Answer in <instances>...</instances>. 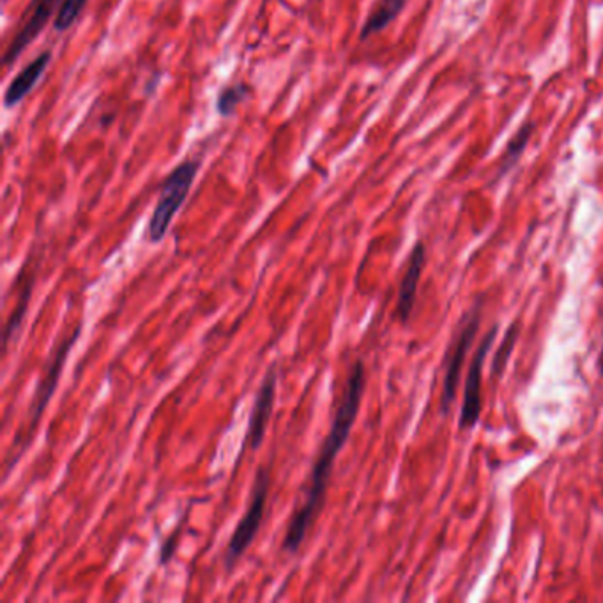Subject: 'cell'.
<instances>
[{"label":"cell","mask_w":603,"mask_h":603,"mask_svg":"<svg viewBox=\"0 0 603 603\" xmlns=\"http://www.w3.org/2000/svg\"><path fill=\"white\" fill-rule=\"evenodd\" d=\"M365 382H367L365 365L361 359H358L350 368L344 397H342L335 417H333L332 431L327 434L323 448L319 451L315 466H313L312 474H310V489L306 492V498L300 509H295V512L292 513L291 522L287 527L286 538L281 544V549L286 552L298 554L304 538L309 535L310 526L317 517V513L323 510L324 495H326L336 455L340 454L345 443L349 439L350 431H353L359 407H361Z\"/></svg>","instance_id":"1"},{"label":"cell","mask_w":603,"mask_h":603,"mask_svg":"<svg viewBox=\"0 0 603 603\" xmlns=\"http://www.w3.org/2000/svg\"><path fill=\"white\" fill-rule=\"evenodd\" d=\"M82 333V324H78L74 332L69 333L57 347H55L54 354H52L51 361L46 364L45 373H43L42 381L37 384L36 393L32 399L31 413H29L27 427L23 428L22 434L16 437L13 443L14 457L8 458V468H5V474H10L14 464L22 457L23 451L27 449L29 440H31L32 434L36 431L37 425L42 422L43 413L46 411V405L54 397L57 384H59L60 373H63L64 364L68 359L69 353L74 349V345L77 344L78 336Z\"/></svg>","instance_id":"2"},{"label":"cell","mask_w":603,"mask_h":603,"mask_svg":"<svg viewBox=\"0 0 603 603\" xmlns=\"http://www.w3.org/2000/svg\"><path fill=\"white\" fill-rule=\"evenodd\" d=\"M199 168V159H187V161L177 165L172 172L168 174L167 179L161 185L158 202H156L155 211H153V216L149 220V227H147V236H149L150 243H159L167 236L168 228L172 225L176 214L179 213V209L182 208L188 196H190Z\"/></svg>","instance_id":"3"},{"label":"cell","mask_w":603,"mask_h":603,"mask_svg":"<svg viewBox=\"0 0 603 603\" xmlns=\"http://www.w3.org/2000/svg\"><path fill=\"white\" fill-rule=\"evenodd\" d=\"M269 485H271V469L263 466L255 474L254 492H252L250 506L246 510L245 517L241 518L231 541H228L227 554H225V568L232 570L239 559L250 549L255 536L263 526L266 503H268Z\"/></svg>","instance_id":"4"},{"label":"cell","mask_w":603,"mask_h":603,"mask_svg":"<svg viewBox=\"0 0 603 603\" xmlns=\"http://www.w3.org/2000/svg\"><path fill=\"white\" fill-rule=\"evenodd\" d=\"M63 2L64 0H31L29 2L27 8L23 11L16 34L2 57L4 68H11L22 57L23 52L27 51L29 45L42 36V32L54 19L55 13H59Z\"/></svg>","instance_id":"5"},{"label":"cell","mask_w":603,"mask_h":603,"mask_svg":"<svg viewBox=\"0 0 603 603\" xmlns=\"http://www.w3.org/2000/svg\"><path fill=\"white\" fill-rule=\"evenodd\" d=\"M495 335H498V326L492 327L480 347H478L474 358H472L471 367H469L468 377H466V386H464V402L460 417H458V431H471L477 427L478 420L481 416V379H483V367H485L487 354L490 347L494 344Z\"/></svg>","instance_id":"6"},{"label":"cell","mask_w":603,"mask_h":603,"mask_svg":"<svg viewBox=\"0 0 603 603\" xmlns=\"http://www.w3.org/2000/svg\"><path fill=\"white\" fill-rule=\"evenodd\" d=\"M478 327H480V306H474L464 321L460 335H458L454 349L449 350L448 359H446L445 388H443V397H440V411H443V414L448 413L449 407L454 404L455 397H457L460 370H462L464 361H466V356L471 349L472 342L477 338Z\"/></svg>","instance_id":"7"},{"label":"cell","mask_w":603,"mask_h":603,"mask_svg":"<svg viewBox=\"0 0 603 603\" xmlns=\"http://www.w3.org/2000/svg\"><path fill=\"white\" fill-rule=\"evenodd\" d=\"M277 367L272 365L264 377L259 393L255 397L254 411H252L250 423H248V439H250V448L254 451L259 449L266 439L269 417H271L275 399H277Z\"/></svg>","instance_id":"8"},{"label":"cell","mask_w":603,"mask_h":603,"mask_svg":"<svg viewBox=\"0 0 603 603\" xmlns=\"http://www.w3.org/2000/svg\"><path fill=\"white\" fill-rule=\"evenodd\" d=\"M423 268H425V245L422 241H417L413 252L409 255L407 268L400 281L399 300H397V315H399L400 323H407L411 313H413Z\"/></svg>","instance_id":"9"},{"label":"cell","mask_w":603,"mask_h":603,"mask_svg":"<svg viewBox=\"0 0 603 603\" xmlns=\"http://www.w3.org/2000/svg\"><path fill=\"white\" fill-rule=\"evenodd\" d=\"M52 57H54L52 51H45L42 52V54L36 55L31 63L23 66L22 71L13 78V82L10 83L8 91H5V109L19 107V104L31 94L32 89L40 83L43 75L46 74V69L51 66Z\"/></svg>","instance_id":"10"},{"label":"cell","mask_w":603,"mask_h":603,"mask_svg":"<svg viewBox=\"0 0 603 603\" xmlns=\"http://www.w3.org/2000/svg\"><path fill=\"white\" fill-rule=\"evenodd\" d=\"M407 2L409 0H376L365 19L364 27L359 32V40L367 42L370 37L384 31L388 25L399 19Z\"/></svg>","instance_id":"11"},{"label":"cell","mask_w":603,"mask_h":603,"mask_svg":"<svg viewBox=\"0 0 603 603\" xmlns=\"http://www.w3.org/2000/svg\"><path fill=\"white\" fill-rule=\"evenodd\" d=\"M34 280H36V275H34V271L23 269V271L19 275V281H16V286L20 287L19 301L14 303L13 312H11L8 323H5L4 350L10 349L11 338H13V335L19 333V330L23 324V319L27 315L29 301H31Z\"/></svg>","instance_id":"12"},{"label":"cell","mask_w":603,"mask_h":603,"mask_svg":"<svg viewBox=\"0 0 603 603\" xmlns=\"http://www.w3.org/2000/svg\"><path fill=\"white\" fill-rule=\"evenodd\" d=\"M533 133H535V124H522L521 130L513 135L512 141L509 142V146L504 149L503 156H501L503 159H501V168L498 177L506 176V174L517 165L522 153L526 150L527 144H529V138Z\"/></svg>","instance_id":"13"},{"label":"cell","mask_w":603,"mask_h":603,"mask_svg":"<svg viewBox=\"0 0 603 603\" xmlns=\"http://www.w3.org/2000/svg\"><path fill=\"white\" fill-rule=\"evenodd\" d=\"M250 96V87L246 83H234L223 87L216 100V110L222 118H231L236 114L237 107Z\"/></svg>","instance_id":"14"},{"label":"cell","mask_w":603,"mask_h":603,"mask_svg":"<svg viewBox=\"0 0 603 603\" xmlns=\"http://www.w3.org/2000/svg\"><path fill=\"white\" fill-rule=\"evenodd\" d=\"M89 0H64L59 13L55 16L54 29L57 32H66L74 27L78 19L82 16L83 8Z\"/></svg>","instance_id":"15"},{"label":"cell","mask_w":603,"mask_h":603,"mask_svg":"<svg viewBox=\"0 0 603 603\" xmlns=\"http://www.w3.org/2000/svg\"><path fill=\"white\" fill-rule=\"evenodd\" d=\"M517 323L512 324L506 335H504L503 344H501L500 349L495 353L494 364H492V377H500L504 372L510 356H512L513 347H515V342H517Z\"/></svg>","instance_id":"16"},{"label":"cell","mask_w":603,"mask_h":603,"mask_svg":"<svg viewBox=\"0 0 603 603\" xmlns=\"http://www.w3.org/2000/svg\"><path fill=\"white\" fill-rule=\"evenodd\" d=\"M596 367H599L600 376L603 377V345H602V350H600V354H599V361H596Z\"/></svg>","instance_id":"17"},{"label":"cell","mask_w":603,"mask_h":603,"mask_svg":"<svg viewBox=\"0 0 603 603\" xmlns=\"http://www.w3.org/2000/svg\"><path fill=\"white\" fill-rule=\"evenodd\" d=\"M4 2H8V0H4Z\"/></svg>","instance_id":"18"}]
</instances>
